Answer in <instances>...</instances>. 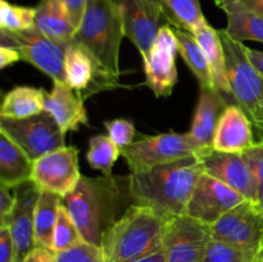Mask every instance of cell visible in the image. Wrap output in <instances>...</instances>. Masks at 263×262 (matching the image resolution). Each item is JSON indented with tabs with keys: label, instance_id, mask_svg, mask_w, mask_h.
Returning <instances> with one entry per match:
<instances>
[{
	"label": "cell",
	"instance_id": "3957f363",
	"mask_svg": "<svg viewBox=\"0 0 263 262\" xmlns=\"http://www.w3.org/2000/svg\"><path fill=\"white\" fill-rule=\"evenodd\" d=\"M167 220L146 205L133 204L103 234L105 262H130L162 249Z\"/></svg>",
	"mask_w": 263,
	"mask_h": 262
},
{
	"label": "cell",
	"instance_id": "9c48e42d",
	"mask_svg": "<svg viewBox=\"0 0 263 262\" xmlns=\"http://www.w3.org/2000/svg\"><path fill=\"white\" fill-rule=\"evenodd\" d=\"M0 43L3 46L15 49L21 54L22 61L40 69L53 81L67 84L64 68L66 49L46 38L36 27L22 32L0 30Z\"/></svg>",
	"mask_w": 263,
	"mask_h": 262
},
{
	"label": "cell",
	"instance_id": "5b68a950",
	"mask_svg": "<svg viewBox=\"0 0 263 262\" xmlns=\"http://www.w3.org/2000/svg\"><path fill=\"white\" fill-rule=\"evenodd\" d=\"M225 51L226 76L231 98L263 135V76L254 68L241 41L231 39L225 30H218Z\"/></svg>",
	"mask_w": 263,
	"mask_h": 262
},
{
	"label": "cell",
	"instance_id": "b9f144b4",
	"mask_svg": "<svg viewBox=\"0 0 263 262\" xmlns=\"http://www.w3.org/2000/svg\"><path fill=\"white\" fill-rule=\"evenodd\" d=\"M246 53L251 63L254 66V68L263 76V51L246 46Z\"/></svg>",
	"mask_w": 263,
	"mask_h": 262
},
{
	"label": "cell",
	"instance_id": "e0dca14e",
	"mask_svg": "<svg viewBox=\"0 0 263 262\" xmlns=\"http://www.w3.org/2000/svg\"><path fill=\"white\" fill-rule=\"evenodd\" d=\"M252 122L238 104H228L220 116L212 149L223 153H243L253 145Z\"/></svg>",
	"mask_w": 263,
	"mask_h": 262
},
{
	"label": "cell",
	"instance_id": "6da1fadb",
	"mask_svg": "<svg viewBox=\"0 0 263 262\" xmlns=\"http://www.w3.org/2000/svg\"><path fill=\"white\" fill-rule=\"evenodd\" d=\"M198 156L159 164L141 172H131L128 193L135 204L151 207L167 221L186 215L198 179L202 175Z\"/></svg>",
	"mask_w": 263,
	"mask_h": 262
},
{
	"label": "cell",
	"instance_id": "ba28073f",
	"mask_svg": "<svg viewBox=\"0 0 263 262\" xmlns=\"http://www.w3.org/2000/svg\"><path fill=\"white\" fill-rule=\"evenodd\" d=\"M121 156L126 159L131 172H141L159 164L199 156V151L187 133H166L134 141L121 151Z\"/></svg>",
	"mask_w": 263,
	"mask_h": 262
},
{
	"label": "cell",
	"instance_id": "277c9868",
	"mask_svg": "<svg viewBox=\"0 0 263 262\" xmlns=\"http://www.w3.org/2000/svg\"><path fill=\"white\" fill-rule=\"evenodd\" d=\"M117 197L113 176H81L73 192L62 199L84 241L100 248L103 234L116 221Z\"/></svg>",
	"mask_w": 263,
	"mask_h": 262
},
{
	"label": "cell",
	"instance_id": "7402d4cb",
	"mask_svg": "<svg viewBox=\"0 0 263 262\" xmlns=\"http://www.w3.org/2000/svg\"><path fill=\"white\" fill-rule=\"evenodd\" d=\"M193 35L204 51V55L210 64L211 72H212L216 89L223 97L228 95L229 98H231L230 86H229L228 76H226L225 51H223L222 40H221L218 30L213 28L210 23H205L204 26L198 28Z\"/></svg>",
	"mask_w": 263,
	"mask_h": 262
},
{
	"label": "cell",
	"instance_id": "836d02e7",
	"mask_svg": "<svg viewBox=\"0 0 263 262\" xmlns=\"http://www.w3.org/2000/svg\"><path fill=\"white\" fill-rule=\"evenodd\" d=\"M204 262H252V259L236 247L212 239L208 246Z\"/></svg>",
	"mask_w": 263,
	"mask_h": 262
},
{
	"label": "cell",
	"instance_id": "8fae6325",
	"mask_svg": "<svg viewBox=\"0 0 263 262\" xmlns=\"http://www.w3.org/2000/svg\"><path fill=\"white\" fill-rule=\"evenodd\" d=\"M179 41L171 26L162 25L158 35L152 45L151 51L143 58L145 86L158 98H167L172 94L177 84L176 55Z\"/></svg>",
	"mask_w": 263,
	"mask_h": 262
},
{
	"label": "cell",
	"instance_id": "d6a6232c",
	"mask_svg": "<svg viewBox=\"0 0 263 262\" xmlns=\"http://www.w3.org/2000/svg\"><path fill=\"white\" fill-rule=\"evenodd\" d=\"M257 185V202L263 208V139L241 153Z\"/></svg>",
	"mask_w": 263,
	"mask_h": 262
},
{
	"label": "cell",
	"instance_id": "603a6c76",
	"mask_svg": "<svg viewBox=\"0 0 263 262\" xmlns=\"http://www.w3.org/2000/svg\"><path fill=\"white\" fill-rule=\"evenodd\" d=\"M64 68H66L67 85L73 89L80 97H82V92H86L85 98L94 92L92 85H97V68L89 54L76 44L72 43L66 48Z\"/></svg>",
	"mask_w": 263,
	"mask_h": 262
},
{
	"label": "cell",
	"instance_id": "7c38bea8",
	"mask_svg": "<svg viewBox=\"0 0 263 262\" xmlns=\"http://www.w3.org/2000/svg\"><path fill=\"white\" fill-rule=\"evenodd\" d=\"M81 176L79 149L63 146L33 162L31 180L41 192L54 193L63 199L73 192Z\"/></svg>",
	"mask_w": 263,
	"mask_h": 262
},
{
	"label": "cell",
	"instance_id": "cb8c5ba5",
	"mask_svg": "<svg viewBox=\"0 0 263 262\" xmlns=\"http://www.w3.org/2000/svg\"><path fill=\"white\" fill-rule=\"evenodd\" d=\"M46 91L33 86H17L4 97L0 117L27 118L45 110Z\"/></svg>",
	"mask_w": 263,
	"mask_h": 262
},
{
	"label": "cell",
	"instance_id": "9a60e30c",
	"mask_svg": "<svg viewBox=\"0 0 263 262\" xmlns=\"http://www.w3.org/2000/svg\"><path fill=\"white\" fill-rule=\"evenodd\" d=\"M15 207L8 221L15 249V262H23L36 248L35 208L41 190L31 180L15 188Z\"/></svg>",
	"mask_w": 263,
	"mask_h": 262
},
{
	"label": "cell",
	"instance_id": "44dd1931",
	"mask_svg": "<svg viewBox=\"0 0 263 262\" xmlns=\"http://www.w3.org/2000/svg\"><path fill=\"white\" fill-rule=\"evenodd\" d=\"M32 166L27 154L0 131V185L15 189L31 181Z\"/></svg>",
	"mask_w": 263,
	"mask_h": 262
},
{
	"label": "cell",
	"instance_id": "8992f818",
	"mask_svg": "<svg viewBox=\"0 0 263 262\" xmlns=\"http://www.w3.org/2000/svg\"><path fill=\"white\" fill-rule=\"evenodd\" d=\"M212 238L243 251L252 262L263 248V208L244 200L211 225Z\"/></svg>",
	"mask_w": 263,
	"mask_h": 262
},
{
	"label": "cell",
	"instance_id": "1f68e13d",
	"mask_svg": "<svg viewBox=\"0 0 263 262\" xmlns=\"http://www.w3.org/2000/svg\"><path fill=\"white\" fill-rule=\"evenodd\" d=\"M55 262H105L99 247L82 241L67 251L54 253Z\"/></svg>",
	"mask_w": 263,
	"mask_h": 262
},
{
	"label": "cell",
	"instance_id": "74e56055",
	"mask_svg": "<svg viewBox=\"0 0 263 262\" xmlns=\"http://www.w3.org/2000/svg\"><path fill=\"white\" fill-rule=\"evenodd\" d=\"M15 207V194L9 188L0 185V225H7Z\"/></svg>",
	"mask_w": 263,
	"mask_h": 262
},
{
	"label": "cell",
	"instance_id": "f1b7e54d",
	"mask_svg": "<svg viewBox=\"0 0 263 262\" xmlns=\"http://www.w3.org/2000/svg\"><path fill=\"white\" fill-rule=\"evenodd\" d=\"M121 156V149L108 135L92 136L89 140L86 159L89 166L99 170L104 176H112V169Z\"/></svg>",
	"mask_w": 263,
	"mask_h": 262
},
{
	"label": "cell",
	"instance_id": "d4e9b609",
	"mask_svg": "<svg viewBox=\"0 0 263 262\" xmlns=\"http://www.w3.org/2000/svg\"><path fill=\"white\" fill-rule=\"evenodd\" d=\"M177 41H179V53L185 63L190 68L195 77L199 81L200 87L203 89H216L213 82L212 72L210 64L204 55V51L200 48L199 43L194 35L181 28H175Z\"/></svg>",
	"mask_w": 263,
	"mask_h": 262
},
{
	"label": "cell",
	"instance_id": "4316f807",
	"mask_svg": "<svg viewBox=\"0 0 263 262\" xmlns=\"http://www.w3.org/2000/svg\"><path fill=\"white\" fill-rule=\"evenodd\" d=\"M167 18L175 28H181L194 33L207 22L202 12L199 0H159Z\"/></svg>",
	"mask_w": 263,
	"mask_h": 262
},
{
	"label": "cell",
	"instance_id": "ab89813d",
	"mask_svg": "<svg viewBox=\"0 0 263 262\" xmlns=\"http://www.w3.org/2000/svg\"><path fill=\"white\" fill-rule=\"evenodd\" d=\"M21 54L15 49L9 46L0 45V68L4 69L5 67L14 64L15 62L21 61Z\"/></svg>",
	"mask_w": 263,
	"mask_h": 262
},
{
	"label": "cell",
	"instance_id": "60d3db41",
	"mask_svg": "<svg viewBox=\"0 0 263 262\" xmlns=\"http://www.w3.org/2000/svg\"><path fill=\"white\" fill-rule=\"evenodd\" d=\"M23 262H55L54 252L43 247H36Z\"/></svg>",
	"mask_w": 263,
	"mask_h": 262
},
{
	"label": "cell",
	"instance_id": "7bdbcfd3",
	"mask_svg": "<svg viewBox=\"0 0 263 262\" xmlns=\"http://www.w3.org/2000/svg\"><path fill=\"white\" fill-rule=\"evenodd\" d=\"M130 262H166V256H164L163 249L158 252H154V253L148 254L145 257H141V258L134 259V261Z\"/></svg>",
	"mask_w": 263,
	"mask_h": 262
},
{
	"label": "cell",
	"instance_id": "ffe728a7",
	"mask_svg": "<svg viewBox=\"0 0 263 262\" xmlns=\"http://www.w3.org/2000/svg\"><path fill=\"white\" fill-rule=\"evenodd\" d=\"M35 27L62 48L73 43L76 31L59 0H40L36 7Z\"/></svg>",
	"mask_w": 263,
	"mask_h": 262
},
{
	"label": "cell",
	"instance_id": "ee69618b",
	"mask_svg": "<svg viewBox=\"0 0 263 262\" xmlns=\"http://www.w3.org/2000/svg\"><path fill=\"white\" fill-rule=\"evenodd\" d=\"M254 262H263V248H262V251L258 253V256H257L256 261Z\"/></svg>",
	"mask_w": 263,
	"mask_h": 262
},
{
	"label": "cell",
	"instance_id": "484cf974",
	"mask_svg": "<svg viewBox=\"0 0 263 262\" xmlns=\"http://www.w3.org/2000/svg\"><path fill=\"white\" fill-rule=\"evenodd\" d=\"M62 198L50 192H41L35 208V241L37 247L53 252V236Z\"/></svg>",
	"mask_w": 263,
	"mask_h": 262
},
{
	"label": "cell",
	"instance_id": "83f0119b",
	"mask_svg": "<svg viewBox=\"0 0 263 262\" xmlns=\"http://www.w3.org/2000/svg\"><path fill=\"white\" fill-rule=\"evenodd\" d=\"M228 17L225 31L236 41H258L263 44V17L239 8L222 9Z\"/></svg>",
	"mask_w": 263,
	"mask_h": 262
},
{
	"label": "cell",
	"instance_id": "8d00e7d4",
	"mask_svg": "<svg viewBox=\"0 0 263 262\" xmlns=\"http://www.w3.org/2000/svg\"><path fill=\"white\" fill-rule=\"evenodd\" d=\"M0 262H15V249L8 225H0Z\"/></svg>",
	"mask_w": 263,
	"mask_h": 262
},
{
	"label": "cell",
	"instance_id": "4fadbf2b",
	"mask_svg": "<svg viewBox=\"0 0 263 262\" xmlns=\"http://www.w3.org/2000/svg\"><path fill=\"white\" fill-rule=\"evenodd\" d=\"M120 10L125 36L145 58L162 27L164 17L159 0H115Z\"/></svg>",
	"mask_w": 263,
	"mask_h": 262
},
{
	"label": "cell",
	"instance_id": "d590c367",
	"mask_svg": "<svg viewBox=\"0 0 263 262\" xmlns=\"http://www.w3.org/2000/svg\"><path fill=\"white\" fill-rule=\"evenodd\" d=\"M59 3H61V4L63 5L64 9H66L74 31H77V28L81 25L82 18H84L87 0H59Z\"/></svg>",
	"mask_w": 263,
	"mask_h": 262
},
{
	"label": "cell",
	"instance_id": "30bf717a",
	"mask_svg": "<svg viewBox=\"0 0 263 262\" xmlns=\"http://www.w3.org/2000/svg\"><path fill=\"white\" fill-rule=\"evenodd\" d=\"M212 239L211 225L203 221L189 215L170 218L162 243L166 262H204Z\"/></svg>",
	"mask_w": 263,
	"mask_h": 262
},
{
	"label": "cell",
	"instance_id": "2e32d148",
	"mask_svg": "<svg viewBox=\"0 0 263 262\" xmlns=\"http://www.w3.org/2000/svg\"><path fill=\"white\" fill-rule=\"evenodd\" d=\"M203 171L240 193L247 200L257 202V185L241 153H223L215 149L199 156Z\"/></svg>",
	"mask_w": 263,
	"mask_h": 262
},
{
	"label": "cell",
	"instance_id": "4dcf8cb0",
	"mask_svg": "<svg viewBox=\"0 0 263 262\" xmlns=\"http://www.w3.org/2000/svg\"><path fill=\"white\" fill-rule=\"evenodd\" d=\"M82 241H84V239H82L76 223L72 220L68 210H67L66 205L62 202L58 211L55 229H54L53 252L54 253H58V252L67 251V249L72 248V247L77 246V244L82 243Z\"/></svg>",
	"mask_w": 263,
	"mask_h": 262
},
{
	"label": "cell",
	"instance_id": "f546056e",
	"mask_svg": "<svg viewBox=\"0 0 263 262\" xmlns=\"http://www.w3.org/2000/svg\"><path fill=\"white\" fill-rule=\"evenodd\" d=\"M36 8L13 4L0 0V30L8 32H22L35 27Z\"/></svg>",
	"mask_w": 263,
	"mask_h": 262
},
{
	"label": "cell",
	"instance_id": "e575fe53",
	"mask_svg": "<svg viewBox=\"0 0 263 262\" xmlns=\"http://www.w3.org/2000/svg\"><path fill=\"white\" fill-rule=\"evenodd\" d=\"M104 127L107 128L108 136L115 141L121 151L134 143L136 130L135 125L131 121L125 118H116V120L105 121Z\"/></svg>",
	"mask_w": 263,
	"mask_h": 262
},
{
	"label": "cell",
	"instance_id": "7a4b0ae2",
	"mask_svg": "<svg viewBox=\"0 0 263 262\" xmlns=\"http://www.w3.org/2000/svg\"><path fill=\"white\" fill-rule=\"evenodd\" d=\"M125 36L115 0H87L73 44L86 51L97 68V89L120 86V49Z\"/></svg>",
	"mask_w": 263,
	"mask_h": 262
},
{
	"label": "cell",
	"instance_id": "52a82bcc",
	"mask_svg": "<svg viewBox=\"0 0 263 262\" xmlns=\"http://www.w3.org/2000/svg\"><path fill=\"white\" fill-rule=\"evenodd\" d=\"M0 131L17 144L32 162L66 146L64 134L46 110L20 120L0 117Z\"/></svg>",
	"mask_w": 263,
	"mask_h": 262
},
{
	"label": "cell",
	"instance_id": "ac0fdd59",
	"mask_svg": "<svg viewBox=\"0 0 263 262\" xmlns=\"http://www.w3.org/2000/svg\"><path fill=\"white\" fill-rule=\"evenodd\" d=\"M226 105L228 104L225 97L217 89L200 87L199 99L195 108L192 126L187 133L193 144L199 151V156L212 149L217 122Z\"/></svg>",
	"mask_w": 263,
	"mask_h": 262
},
{
	"label": "cell",
	"instance_id": "f35d334b",
	"mask_svg": "<svg viewBox=\"0 0 263 262\" xmlns=\"http://www.w3.org/2000/svg\"><path fill=\"white\" fill-rule=\"evenodd\" d=\"M221 9L225 8H239V9L248 10L263 17V0H221L217 3Z\"/></svg>",
	"mask_w": 263,
	"mask_h": 262
},
{
	"label": "cell",
	"instance_id": "5bb4252c",
	"mask_svg": "<svg viewBox=\"0 0 263 262\" xmlns=\"http://www.w3.org/2000/svg\"><path fill=\"white\" fill-rule=\"evenodd\" d=\"M244 200L247 199L240 193L203 171L187 204L186 215L212 225Z\"/></svg>",
	"mask_w": 263,
	"mask_h": 262
},
{
	"label": "cell",
	"instance_id": "d6986e66",
	"mask_svg": "<svg viewBox=\"0 0 263 262\" xmlns=\"http://www.w3.org/2000/svg\"><path fill=\"white\" fill-rule=\"evenodd\" d=\"M45 110L53 116L64 135L68 131H77L81 125L89 126L84 98L66 82L53 81L51 91L46 92Z\"/></svg>",
	"mask_w": 263,
	"mask_h": 262
},
{
	"label": "cell",
	"instance_id": "f6af8a7d",
	"mask_svg": "<svg viewBox=\"0 0 263 262\" xmlns=\"http://www.w3.org/2000/svg\"><path fill=\"white\" fill-rule=\"evenodd\" d=\"M221 2V0H215V3H216V4H217V3H220Z\"/></svg>",
	"mask_w": 263,
	"mask_h": 262
}]
</instances>
